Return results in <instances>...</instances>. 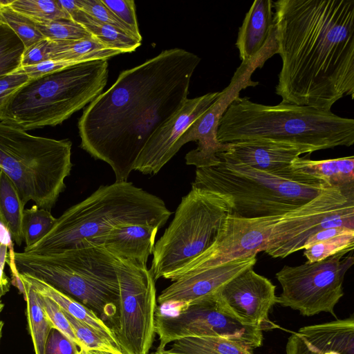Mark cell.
I'll return each instance as SVG.
<instances>
[{
  "instance_id": "16",
  "label": "cell",
  "mask_w": 354,
  "mask_h": 354,
  "mask_svg": "<svg viewBox=\"0 0 354 354\" xmlns=\"http://www.w3.org/2000/svg\"><path fill=\"white\" fill-rule=\"evenodd\" d=\"M220 92L187 98L180 109L151 136L140 152L133 170L156 174L171 158V152L191 124L216 101Z\"/></svg>"
},
{
  "instance_id": "1",
  "label": "cell",
  "mask_w": 354,
  "mask_h": 354,
  "mask_svg": "<svg viewBox=\"0 0 354 354\" xmlns=\"http://www.w3.org/2000/svg\"><path fill=\"white\" fill-rule=\"evenodd\" d=\"M200 62L196 55L175 48L122 71L79 119L81 148L107 163L115 181H127L151 136L187 99Z\"/></svg>"
},
{
  "instance_id": "48",
  "label": "cell",
  "mask_w": 354,
  "mask_h": 354,
  "mask_svg": "<svg viewBox=\"0 0 354 354\" xmlns=\"http://www.w3.org/2000/svg\"><path fill=\"white\" fill-rule=\"evenodd\" d=\"M151 354H170V353H167L165 349H162V350H156V352H154Z\"/></svg>"
},
{
  "instance_id": "5",
  "label": "cell",
  "mask_w": 354,
  "mask_h": 354,
  "mask_svg": "<svg viewBox=\"0 0 354 354\" xmlns=\"http://www.w3.org/2000/svg\"><path fill=\"white\" fill-rule=\"evenodd\" d=\"M172 212L160 197L129 181L101 185L67 209L49 232L24 252L48 253L68 249L117 226L140 224L162 227Z\"/></svg>"
},
{
  "instance_id": "7",
  "label": "cell",
  "mask_w": 354,
  "mask_h": 354,
  "mask_svg": "<svg viewBox=\"0 0 354 354\" xmlns=\"http://www.w3.org/2000/svg\"><path fill=\"white\" fill-rule=\"evenodd\" d=\"M217 158V165L196 169L192 187L228 198L230 214L241 218L285 214L312 201L329 186L292 169L273 174Z\"/></svg>"
},
{
  "instance_id": "24",
  "label": "cell",
  "mask_w": 354,
  "mask_h": 354,
  "mask_svg": "<svg viewBox=\"0 0 354 354\" xmlns=\"http://www.w3.org/2000/svg\"><path fill=\"white\" fill-rule=\"evenodd\" d=\"M59 4L68 13L71 20L83 26L93 37L111 48L123 53L134 51L141 41L132 35L100 22L82 10L75 0H58Z\"/></svg>"
},
{
  "instance_id": "37",
  "label": "cell",
  "mask_w": 354,
  "mask_h": 354,
  "mask_svg": "<svg viewBox=\"0 0 354 354\" xmlns=\"http://www.w3.org/2000/svg\"><path fill=\"white\" fill-rule=\"evenodd\" d=\"M75 1L82 10L95 19L136 37L129 28L119 20L101 0H75Z\"/></svg>"
},
{
  "instance_id": "11",
  "label": "cell",
  "mask_w": 354,
  "mask_h": 354,
  "mask_svg": "<svg viewBox=\"0 0 354 354\" xmlns=\"http://www.w3.org/2000/svg\"><path fill=\"white\" fill-rule=\"evenodd\" d=\"M352 252L348 249L322 261L284 266L276 273L282 289L277 304L306 317L328 313L336 317L335 306L344 296V277L354 263Z\"/></svg>"
},
{
  "instance_id": "31",
  "label": "cell",
  "mask_w": 354,
  "mask_h": 354,
  "mask_svg": "<svg viewBox=\"0 0 354 354\" xmlns=\"http://www.w3.org/2000/svg\"><path fill=\"white\" fill-rule=\"evenodd\" d=\"M56 219L50 210L39 208L36 205L24 209L21 221L22 234L26 243L24 250L43 239L52 229Z\"/></svg>"
},
{
  "instance_id": "17",
  "label": "cell",
  "mask_w": 354,
  "mask_h": 354,
  "mask_svg": "<svg viewBox=\"0 0 354 354\" xmlns=\"http://www.w3.org/2000/svg\"><path fill=\"white\" fill-rule=\"evenodd\" d=\"M256 262L257 257L252 256L183 275L160 292L157 302L160 306L178 309L214 298L225 284L253 268Z\"/></svg>"
},
{
  "instance_id": "8",
  "label": "cell",
  "mask_w": 354,
  "mask_h": 354,
  "mask_svg": "<svg viewBox=\"0 0 354 354\" xmlns=\"http://www.w3.org/2000/svg\"><path fill=\"white\" fill-rule=\"evenodd\" d=\"M108 76L107 59H97L30 79L10 99L3 121L24 131L62 124L102 93Z\"/></svg>"
},
{
  "instance_id": "35",
  "label": "cell",
  "mask_w": 354,
  "mask_h": 354,
  "mask_svg": "<svg viewBox=\"0 0 354 354\" xmlns=\"http://www.w3.org/2000/svg\"><path fill=\"white\" fill-rule=\"evenodd\" d=\"M36 27L44 38L51 41H72L93 37L83 26L71 19L36 24Z\"/></svg>"
},
{
  "instance_id": "19",
  "label": "cell",
  "mask_w": 354,
  "mask_h": 354,
  "mask_svg": "<svg viewBox=\"0 0 354 354\" xmlns=\"http://www.w3.org/2000/svg\"><path fill=\"white\" fill-rule=\"evenodd\" d=\"M227 144L228 149L218 153L216 156L273 174L291 171L293 161L303 154L295 146L268 140H247Z\"/></svg>"
},
{
  "instance_id": "43",
  "label": "cell",
  "mask_w": 354,
  "mask_h": 354,
  "mask_svg": "<svg viewBox=\"0 0 354 354\" xmlns=\"http://www.w3.org/2000/svg\"><path fill=\"white\" fill-rule=\"evenodd\" d=\"M351 230H354V229H349L347 227H330V228H328V229H324L320 231H318L306 239V241L304 243V249L305 248L310 246L316 243H318L319 241H322L330 239L332 237H334L335 236L344 234V233L347 232Z\"/></svg>"
},
{
  "instance_id": "29",
  "label": "cell",
  "mask_w": 354,
  "mask_h": 354,
  "mask_svg": "<svg viewBox=\"0 0 354 354\" xmlns=\"http://www.w3.org/2000/svg\"><path fill=\"white\" fill-rule=\"evenodd\" d=\"M26 301L27 319L35 354H45L48 335L53 327L39 300V293L27 281L21 279Z\"/></svg>"
},
{
  "instance_id": "10",
  "label": "cell",
  "mask_w": 354,
  "mask_h": 354,
  "mask_svg": "<svg viewBox=\"0 0 354 354\" xmlns=\"http://www.w3.org/2000/svg\"><path fill=\"white\" fill-rule=\"evenodd\" d=\"M230 212L228 198L192 187L155 243L149 268L154 280L167 279L212 246Z\"/></svg>"
},
{
  "instance_id": "4",
  "label": "cell",
  "mask_w": 354,
  "mask_h": 354,
  "mask_svg": "<svg viewBox=\"0 0 354 354\" xmlns=\"http://www.w3.org/2000/svg\"><path fill=\"white\" fill-rule=\"evenodd\" d=\"M354 201V190L328 186L305 205L283 214L252 218L228 214L212 246L169 277L171 281L203 269L239 259L268 255L320 222L331 212Z\"/></svg>"
},
{
  "instance_id": "47",
  "label": "cell",
  "mask_w": 354,
  "mask_h": 354,
  "mask_svg": "<svg viewBox=\"0 0 354 354\" xmlns=\"http://www.w3.org/2000/svg\"><path fill=\"white\" fill-rule=\"evenodd\" d=\"M12 0H0V10L6 6H9Z\"/></svg>"
},
{
  "instance_id": "38",
  "label": "cell",
  "mask_w": 354,
  "mask_h": 354,
  "mask_svg": "<svg viewBox=\"0 0 354 354\" xmlns=\"http://www.w3.org/2000/svg\"><path fill=\"white\" fill-rule=\"evenodd\" d=\"M39 295L41 305L53 328L59 330L80 348V343L61 307L49 297Z\"/></svg>"
},
{
  "instance_id": "12",
  "label": "cell",
  "mask_w": 354,
  "mask_h": 354,
  "mask_svg": "<svg viewBox=\"0 0 354 354\" xmlns=\"http://www.w3.org/2000/svg\"><path fill=\"white\" fill-rule=\"evenodd\" d=\"M117 326L113 331L124 354H149L155 337L156 281L147 266L118 259Z\"/></svg>"
},
{
  "instance_id": "22",
  "label": "cell",
  "mask_w": 354,
  "mask_h": 354,
  "mask_svg": "<svg viewBox=\"0 0 354 354\" xmlns=\"http://www.w3.org/2000/svg\"><path fill=\"white\" fill-rule=\"evenodd\" d=\"M19 275L21 279L29 283L39 294L53 300L65 312L95 330L113 346L121 350L117 343L113 329L94 311L42 280L26 274Z\"/></svg>"
},
{
  "instance_id": "21",
  "label": "cell",
  "mask_w": 354,
  "mask_h": 354,
  "mask_svg": "<svg viewBox=\"0 0 354 354\" xmlns=\"http://www.w3.org/2000/svg\"><path fill=\"white\" fill-rule=\"evenodd\" d=\"M273 1L255 0L246 13L235 43L241 62L259 53L274 31Z\"/></svg>"
},
{
  "instance_id": "26",
  "label": "cell",
  "mask_w": 354,
  "mask_h": 354,
  "mask_svg": "<svg viewBox=\"0 0 354 354\" xmlns=\"http://www.w3.org/2000/svg\"><path fill=\"white\" fill-rule=\"evenodd\" d=\"M170 354H254L245 344L211 336H194L176 340L165 349Z\"/></svg>"
},
{
  "instance_id": "15",
  "label": "cell",
  "mask_w": 354,
  "mask_h": 354,
  "mask_svg": "<svg viewBox=\"0 0 354 354\" xmlns=\"http://www.w3.org/2000/svg\"><path fill=\"white\" fill-rule=\"evenodd\" d=\"M275 289L268 279L250 268L225 284L215 298L242 323L269 330L278 328L268 317L277 304Z\"/></svg>"
},
{
  "instance_id": "51",
  "label": "cell",
  "mask_w": 354,
  "mask_h": 354,
  "mask_svg": "<svg viewBox=\"0 0 354 354\" xmlns=\"http://www.w3.org/2000/svg\"><path fill=\"white\" fill-rule=\"evenodd\" d=\"M3 308V304L0 305V313L1 312Z\"/></svg>"
},
{
  "instance_id": "52",
  "label": "cell",
  "mask_w": 354,
  "mask_h": 354,
  "mask_svg": "<svg viewBox=\"0 0 354 354\" xmlns=\"http://www.w3.org/2000/svg\"><path fill=\"white\" fill-rule=\"evenodd\" d=\"M327 354H339V353H335V352H332V353H327Z\"/></svg>"
},
{
  "instance_id": "9",
  "label": "cell",
  "mask_w": 354,
  "mask_h": 354,
  "mask_svg": "<svg viewBox=\"0 0 354 354\" xmlns=\"http://www.w3.org/2000/svg\"><path fill=\"white\" fill-rule=\"evenodd\" d=\"M72 142L30 135L0 122V170L16 186L23 205L51 209L72 169Z\"/></svg>"
},
{
  "instance_id": "27",
  "label": "cell",
  "mask_w": 354,
  "mask_h": 354,
  "mask_svg": "<svg viewBox=\"0 0 354 354\" xmlns=\"http://www.w3.org/2000/svg\"><path fill=\"white\" fill-rule=\"evenodd\" d=\"M24 205L11 179L0 170V223L8 230L12 239L21 245L24 241L21 221Z\"/></svg>"
},
{
  "instance_id": "23",
  "label": "cell",
  "mask_w": 354,
  "mask_h": 354,
  "mask_svg": "<svg viewBox=\"0 0 354 354\" xmlns=\"http://www.w3.org/2000/svg\"><path fill=\"white\" fill-rule=\"evenodd\" d=\"M297 172L343 190H354V156L313 160L298 157L291 166Z\"/></svg>"
},
{
  "instance_id": "39",
  "label": "cell",
  "mask_w": 354,
  "mask_h": 354,
  "mask_svg": "<svg viewBox=\"0 0 354 354\" xmlns=\"http://www.w3.org/2000/svg\"><path fill=\"white\" fill-rule=\"evenodd\" d=\"M102 2L120 20L140 41V33L133 0H101Z\"/></svg>"
},
{
  "instance_id": "53",
  "label": "cell",
  "mask_w": 354,
  "mask_h": 354,
  "mask_svg": "<svg viewBox=\"0 0 354 354\" xmlns=\"http://www.w3.org/2000/svg\"><path fill=\"white\" fill-rule=\"evenodd\" d=\"M0 24H1V21H0Z\"/></svg>"
},
{
  "instance_id": "34",
  "label": "cell",
  "mask_w": 354,
  "mask_h": 354,
  "mask_svg": "<svg viewBox=\"0 0 354 354\" xmlns=\"http://www.w3.org/2000/svg\"><path fill=\"white\" fill-rule=\"evenodd\" d=\"M354 230L335 236L330 239L319 241L305 248L304 256L308 262H316L330 257L341 251L353 250Z\"/></svg>"
},
{
  "instance_id": "45",
  "label": "cell",
  "mask_w": 354,
  "mask_h": 354,
  "mask_svg": "<svg viewBox=\"0 0 354 354\" xmlns=\"http://www.w3.org/2000/svg\"><path fill=\"white\" fill-rule=\"evenodd\" d=\"M0 244L8 246L9 250H13L12 239L7 228L0 223Z\"/></svg>"
},
{
  "instance_id": "18",
  "label": "cell",
  "mask_w": 354,
  "mask_h": 354,
  "mask_svg": "<svg viewBox=\"0 0 354 354\" xmlns=\"http://www.w3.org/2000/svg\"><path fill=\"white\" fill-rule=\"evenodd\" d=\"M354 354V319L304 326L288 339L286 354Z\"/></svg>"
},
{
  "instance_id": "50",
  "label": "cell",
  "mask_w": 354,
  "mask_h": 354,
  "mask_svg": "<svg viewBox=\"0 0 354 354\" xmlns=\"http://www.w3.org/2000/svg\"><path fill=\"white\" fill-rule=\"evenodd\" d=\"M76 354H86V352L84 349L79 348Z\"/></svg>"
},
{
  "instance_id": "13",
  "label": "cell",
  "mask_w": 354,
  "mask_h": 354,
  "mask_svg": "<svg viewBox=\"0 0 354 354\" xmlns=\"http://www.w3.org/2000/svg\"><path fill=\"white\" fill-rule=\"evenodd\" d=\"M154 330L159 339L158 350L165 349L176 340L194 336L223 337L241 342L252 350L263 344L261 329L242 323L215 297L180 308L174 315L156 310Z\"/></svg>"
},
{
  "instance_id": "14",
  "label": "cell",
  "mask_w": 354,
  "mask_h": 354,
  "mask_svg": "<svg viewBox=\"0 0 354 354\" xmlns=\"http://www.w3.org/2000/svg\"><path fill=\"white\" fill-rule=\"evenodd\" d=\"M277 53L275 30L264 47L253 58L241 65L234 72L229 85L219 93L213 104L196 119L174 145L171 156L191 141L197 142V147L185 156L187 165L196 169L216 166L219 163L216 155L227 149V144L220 143L216 137L219 120L229 105L239 96L241 90L259 84L251 79L253 73L262 68L266 62Z\"/></svg>"
},
{
  "instance_id": "32",
  "label": "cell",
  "mask_w": 354,
  "mask_h": 354,
  "mask_svg": "<svg viewBox=\"0 0 354 354\" xmlns=\"http://www.w3.org/2000/svg\"><path fill=\"white\" fill-rule=\"evenodd\" d=\"M25 46L15 32L6 24H0V77L21 68Z\"/></svg>"
},
{
  "instance_id": "2",
  "label": "cell",
  "mask_w": 354,
  "mask_h": 354,
  "mask_svg": "<svg viewBox=\"0 0 354 354\" xmlns=\"http://www.w3.org/2000/svg\"><path fill=\"white\" fill-rule=\"evenodd\" d=\"M282 102L331 111L354 97V0L274 1Z\"/></svg>"
},
{
  "instance_id": "46",
  "label": "cell",
  "mask_w": 354,
  "mask_h": 354,
  "mask_svg": "<svg viewBox=\"0 0 354 354\" xmlns=\"http://www.w3.org/2000/svg\"><path fill=\"white\" fill-rule=\"evenodd\" d=\"M86 354H114L108 351H96V350H88L86 351Z\"/></svg>"
},
{
  "instance_id": "28",
  "label": "cell",
  "mask_w": 354,
  "mask_h": 354,
  "mask_svg": "<svg viewBox=\"0 0 354 354\" xmlns=\"http://www.w3.org/2000/svg\"><path fill=\"white\" fill-rule=\"evenodd\" d=\"M338 227L354 229V201L328 214L315 225L285 243L274 251L273 257L285 258L295 252L303 250L306 239L317 232Z\"/></svg>"
},
{
  "instance_id": "36",
  "label": "cell",
  "mask_w": 354,
  "mask_h": 354,
  "mask_svg": "<svg viewBox=\"0 0 354 354\" xmlns=\"http://www.w3.org/2000/svg\"><path fill=\"white\" fill-rule=\"evenodd\" d=\"M63 311L80 343V346L79 348L85 351L96 350L108 351L114 354H124L121 350L113 346L95 330L76 319L64 310Z\"/></svg>"
},
{
  "instance_id": "49",
  "label": "cell",
  "mask_w": 354,
  "mask_h": 354,
  "mask_svg": "<svg viewBox=\"0 0 354 354\" xmlns=\"http://www.w3.org/2000/svg\"><path fill=\"white\" fill-rule=\"evenodd\" d=\"M3 326V322L0 319V342L2 336V330Z\"/></svg>"
},
{
  "instance_id": "25",
  "label": "cell",
  "mask_w": 354,
  "mask_h": 354,
  "mask_svg": "<svg viewBox=\"0 0 354 354\" xmlns=\"http://www.w3.org/2000/svg\"><path fill=\"white\" fill-rule=\"evenodd\" d=\"M121 52L111 48L92 37L72 41H51L49 59L64 60L80 64L85 62L108 59Z\"/></svg>"
},
{
  "instance_id": "30",
  "label": "cell",
  "mask_w": 354,
  "mask_h": 354,
  "mask_svg": "<svg viewBox=\"0 0 354 354\" xmlns=\"http://www.w3.org/2000/svg\"><path fill=\"white\" fill-rule=\"evenodd\" d=\"M9 6L30 18L35 24H46L57 19H71L58 0H12Z\"/></svg>"
},
{
  "instance_id": "41",
  "label": "cell",
  "mask_w": 354,
  "mask_h": 354,
  "mask_svg": "<svg viewBox=\"0 0 354 354\" xmlns=\"http://www.w3.org/2000/svg\"><path fill=\"white\" fill-rule=\"evenodd\" d=\"M79 348L59 330L52 328L48 335L45 354H76Z\"/></svg>"
},
{
  "instance_id": "20",
  "label": "cell",
  "mask_w": 354,
  "mask_h": 354,
  "mask_svg": "<svg viewBox=\"0 0 354 354\" xmlns=\"http://www.w3.org/2000/svg\"><path fill=\"white\" fill-rule=\"evenodd\" d=\"M159 230L158 227L151 225H125L84 241L103 247L118 259L147 266L149 256L153 254Z\"/></svg>"
},
{
  "instance_id": "44",
  "label": "cell",
  "mask_w": 354,
  "mask_h": 354,
  "mask_svg": "<svg viewBox=\"0 0 354 354\" xmlns=\"http://www.w3.org/2000/svg\"><path fill=\"white\" fill-rule=\"evenodd\" d=\"M8 246L0 244V305L3 304L1 297L9 290V280L3 272L6 262L8 261Z\"/></svg>"
},
{
  "instance_id": "3",
  "label": "cell",
  "mask_w": 354,
  "mask_h": 354,
  "mask_svg": "<svg viewBox=\"0 0 354 354\" xmlns=\"http://www.w3.org/2000/svg\"><path fill=\"white\" fill-rule=\"evenodd\" d=\"M220 143L268 140L290 145L304 153L354 144V120L331 111L284 102L264 105L236 97L221 118Z\"/></svg>"
},
{
  "instance_id": "33",
  "label": "cell",
  "mask_w": 354,
  "mask_h": 354,
  "mask_svg": "<svg viewBox=\"0 0 354 354\" xmlns=\"http://www.w3.org/2000/svg\"><path fill=\"white\" fill-rule=\"evenodd\" d=\"M0 21L8 25L15 32L26 48L44 39L33 21L9 6L0 10Z\"/></svg>"
},
{
  "instance_id": "40",
  "label": "cell",
  "mask_w": 354,
  "mask_h": 354,
  "mask_svg": "<svg viewBox=\"0 0 354 354\" xmlns=\"http://www.w3.org/2000/svg\"><path fill=\"white\" fill-rule=\"evenodd\" d=\"M30 80L22 67L12 73L0 77V122L4 120V111L10 99Z\"/></svg>"
},
{
  "instance_id": "6",
  "label": "cell",
  "mask_w": 354,
  "mask_h": 354,
  "mask_svg": "<svg viewBox=\"0 0 354 354\" xmlns=\"http://www.w3.org/2000/svg\"><path fill=\"white\" fill-rule=\"evenodd\" d=\"M9 258L20 274L42 280L94 311L103 321L118 314V258L103 247L82 241L48 253L15 252Z\"/></svg>"
},
{
  "instance_id": "42",
  "label": "cell",
  "mask_w": 354,
  "mask_h": 354,
  "mask_svg": "<svg viewBox=\"0 0 354 354\" xmlns=\"http://www.w3.org/2000/svg\"><path fill=\"white\" fill-rule=\"evenodd\" d=\"M50 39L44 38L25 49L21 67L35 65L49 59Z\"/></svg>"
}]
</instances>
